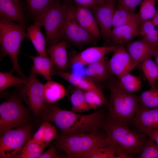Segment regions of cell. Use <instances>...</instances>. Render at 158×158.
I'll use <instances>...</instances> for the list:
<instances>
[{
    "mask_svg": "<svg viewBox=\"0 0 158 158\" xmlns=\"http://www.w3.org/2000/svg\"><path fill=\"white\" fill-rule=\"evenodd\" d=\"M42 114L45 121L54 123L60 130L61 135L64 136L97 131L102 128L106 117L102 110L82 115L61 109L54 104L47 105Z\"/></svg>",
    "mask_w": 158,
    "mask_h": 158,
    "instance_id": "cell-1",
    "label": "cell"
},
{
    "mask_svg": "<svg viewBox=\"0 0 158 158\" xmlns=\"http://www.w3.org/2000/svg\"><path fill=\"white\" fill-rule=\"evenodd\" d=\"M102 129L110 140L109 147L114 151L117 158H132L130 154L140 153L148 136L144 133L131 130L127 125L114 122L108 115Z\"/></svg>",
    "mask_w": 158,
    "mask_h": 158,
    "instance_id": "cell-2",
    "label": "cell"
},
{
    "mask_svg": "<svg viewBox=\"0 0 158 158\" xmlns=\"http://www.w3.org/2000/svg\"><path fill=\"white\" fill-rule=\"evenodd\" d=\"M109 88L108 115L114 122L128 126L132 122L140 106L138 96L123 89L116 81L111 82Z\"/></svg>",
    "mask_w": 158,
    "mask_h": 158,
    "instance_id": "cell-3",
    "label": "cell"
},
{
    "mask_svg": "<svg viewBox=\"0 0 158 158\" xmlns=\"http://www.w3.org/2000/svg\"><path fill=\"white\" fill-rule=\"evenodd\" d=\"M56 139V148L63 151L71 158H80L94 149L107 146L110 143L106 134L99 130L69 136L57 135Z\"/></svg>",
    "mask_w": 158,
    "mask_h": 158,
    "instance_id": "cell-4",
    "label": "cell"
},
{
    "mask_svg": "<svg viewBox=\"0 0 158 158\" xmlns=\"http://www.w3.org/2000/svg\"><path fill=\"white\" fill-rule=\"evenodd\" d=\"M23 24L1 19L0 42L1 56L9 55L12 61V72L15 71L24 78H26L22 72L18 61V56L21 43L26 36Z\"/></svg>",
    "mask_w": 158,
    "mask_h": 158,
    "instance_id": "cell-5",
    "label": "cell"
},
{
    "mask_svg": "<svg viewBox=\"0 0 158 158\" xmlns=\"http://www.w3.org/2000/svg\"><path fill=\"white\" fill-rule=\"evenodd\" d=\"M67 6L68 1L62 4L52 1L35 19V23L44 27L51 45L61 39Z\"/></svg>",
    "mask_w": 158,
    "mask_h": 158,
    "instance_id": "cell-6",
    "label": "cell"
},
{
    "mask_svg": "<svg viewBox=\"0 0 158 158\" xmlns=\"http://www.w3.org/2000/svg\"><path fill=\"white\" fill-rule=\"evenodd\" d=\"M26 108L15 95L0 105V135L6 130L25 125L28 119Z\"/></svg>",
    "mask_w": 158,
    "mask_h": 158,
    "instance_id": "cell-7",
    "label": "cell"
},
{
    "mask_svg": "<svg viewBox=\"0 0 158 158\" xmlns=\"http://www.w3.org/2000/svg\"><path fill=\"white\" fill-rule=\"evenodd\" d=\"M32 127L25 125L14 129L8 130L0 135V158L17 157L30 139Z\"/></svg>",
    "mask_w": 158,
    "mask_h": 158,
    "instance_id": "cell-8",
    "label": "cell"
},
{
    "mask_svg": "<svg viewBox=\"0 0 158 158\" xmlns=\"http://www.w3.org/2000/svg\"><path fill=\"white\" fill-rule=\"evenodd\" d=\"M23 85L19 87L20 95L34 114L37 117L44 112L47 106L44 98V84L39 80L36 74L31 73Z\"/></svg>",
    "mask_w": 158,
    "mask_h": 158,
    "instance_id": "cell-9",
    "label": "cell"
},
{
    "mask_svg": "<svg viewBox=\"0 0 158 158\" xmlns=\"http://www.w3.org/2000/svg\"><path fill=\"white\" fill-rule=\"evenodd\" d=\"M63 38L79 46L93 43L97 40L79 23L74 16V5L69 1L61 39Z\"/></svg>",
    "mask_w": 158,
    "mask_h": 158,
    "instance_id": "cell-10",
    "label": "cell"
},
{
    "mask_svg": "<svg viewBox=\"0 0 158 158\" xmlns=\"http://www.w3.org/2000/svg\"><path fill=\"white\" fill-rule=\"evenodd\" d=\"M108 70L111 75L119 78L130 72L139 63L132 59L126 48L121 45L114 51L109 60H106Z\"/></svg>",
    "mask_w": 158,
    "mask_h": 158,
    "instance_id": "cell-11",
    "label": "cell"
},
{
    "mask_svg": "<svg viewBox=\"0 0 158 158\" xmlns=\"http://www.w3.org/2000/svg\"><path fill=\"white\" fill-rule=\"evenodd\" d=\"M120 45H111L88 48L71 59L68 63L71 66L75 64L88 66L105 58L106 54L114 51Z\"/></svg>",
    "mask_w": 158,
    "mask_h": 158,
    "instance_id": "cell-12",
    "label": "cell"
},
{
    "mask_svg": "<svg viewBox=\"0 0 158 158\" xmlns=\"http://www.w3.org/2000/svg\"><path fill=\"white\" fill-rule=\"evenodd\" d=\"M92 10L93 15L100 26L102 36L107 42H109L115 10L114 1L96 6Z\"/></svg>",
    "mask_w": 158,
    "mask_h": 158,
    "instance_id": "cell-13",
    "label": "cell"
},
{
    "mask_svg": "<svg viewBox=\"0 0 158 158\" xmlns=\"http://www.w3.org/2000/svg\"><path fill=\"white\" fill-rule=\"evenodd\" d=\"M140 132L158 130V109H149L141 105L132 122Z\"/></svg>",
    "mask_w": 158,
    "mask_h": 158,
    "instance_id": "cell-14",
    "label": "cell"
},
{
    "mask_svg": "<svg viewBox=\"0 0 158 158\" xmlns=\"http://www.w3.org/2000/svg\"><path fill=\"white\" fill-rule=\"evenodd\" d=\"M74 12L80 25L97 39H99L100 34L98 24L90 10L79 5H74Z\"/></svg>",
    "mask_w": 158,
    "mask_h": 158,
    "instance_id": "cell-15",
    "label": "cell"
},
{
    "mask_svg": "<svg viewBox=\"0 0 158 158\" xmlns=\"http://www.w3.org/2000/svg\"><path fill=\"white\" fill-rule=\"evenodd\" d=\"M51 73V75L60 76L76 88L85 91H93L102 96H104L101 89L87 78L82 77L74 73L60 71L56 68H52Z\"/></svg>",
    "mask_w": 158,
    "mask_h": 158,
    "instance_id": "cell-16",
    "label": "cell"
},
{
    "mask_svg": "<svg viewBox=\"0 0 158 158\" xmlns=\"http://www.w3.org/2000/svg\"><path fill=\"white\" fill-rule=\"evenodd\" d=\"M140 23L122 25L111 30L109 43L112 45H123L139 34Z\"/></svg>",
    "mask_w": 158,
    "mask_h": 158,
    "instance_id": "cell-17",
    "label": "cell"
},
{
    "mask_svg": "<svg viewBox=\"0 0 158 158\" xmlns=\"http://www.w3.org/2000/svg\"><path fill=\"white\" fill-rule=\"evenodd\" d=\"M156 48L143 38L129 42L126 46V48L132 59L138 63L154 56Z\"/></svg>",
    "mask_w": 158,
    "mask_h": 158,
    "instance_id": "cell-18",
    "label": "cell"
},
{
    "mask_svg": "<svg viewBox=\"0 0 158 158\" xmlns=\"http://www.w3.org/2000/svg\"><path fill=\"white\" fill-rule=\"evenodd\" d=\"M85 73L86 78L95 84L108 80L111 76L107 67L105 58L88 65Z\"/></svg>",
    "mask_w": 158,
    "mask_h": 158,
    "instance_id": "cell-19",
    "label": "cell"
},
{
    "mask_svg": "<svg viewBox=\"0 0 158 158\" xmlns=\"http://www.w3.org/2000/svg\"><path fill=\"white\" fill-rule=\"evenodd\" d=\"M67 44L62 40L50 46L47 52L50 56L56 68L60 71H67L68 62L66 51Z\"/></svg>",
    "mask_w": 158,
    "mask_h": 158,
    "instance_id": "cell-20",
    "label": "cell"
},
{
    "mask_svg": "<svg viewBox=\"0 0 158 158\" xmlns=\"http://www.w3.org/2000/svg\"><path fill=\"white\" fill-rule=\"evenodd\" d=\"M0 14L1 19L23 23L22 11L17 1L0 0Z\"/></svg>",
    "mask_w": 158,
    "mask_h": 158,
    "instance_id": "cell-21",
    "label": "cell"
},
{
    "mask_svg": "<svg viewBox=\"0 0 158 158\" xmlns=\"http://www.w3.org/2000/svg\"><path fill=\"white\" fill-rule=\"evenodd\" d=\"M34 62L31 73L42 75L47 81L51 80V71L55 66L51 58L39 55L31 56L28 55Z\"/></svg>",
    "mask_w": 158,
    "mask_h": 158,
    "instance_id": "cell-22",
    "label": "cell"
},
{
    "mask_svg": "<svg viewBox=\"0 0 158 158\" xmlns=\"http://www.w3.org/2000/svg\"><path fill=\"white\" fill-rule=\"evenodd\" d=\"M40 26L35 23L27 28L26 36L32 42L37 54L43 57H47L45 40L40 29Z\"/></svg>",
    "mask_w": 158,
    "mask_h": 158,
    "instance_id": "cell-23",
    "label": "cell"
},
{
    "mask_svg": "<svg viewBox=\"0 0 158 158\" xmlns=\"http://www.w3.org/2000/svg\"><path fill=\"white\" fill-rule=\"evenodd\" d=\"M44 93L45 102L47 105L54 104L63 98L66 94L64 86L51 80L44 84Z\"/></svg>",
    "mask_w": 158,
    "mask_h": 158,
    "instance_id": "cell-24",
    "label": "cell"
},
{
    "mask_svg": "<svg viewBox=\"0 0 158 158\" xmlns=\"http://www.w3.org/2000/svg\"><path fill=\"white\" fill-rule=\"evenodd\" d=\"M140 23L137 13L131 12L117 6L115 10L113 19L112 27Z\"/></svg>",
    "mask_w": 158,
    "mask_h": 158,
    "instance_id": "cell-25",
    "label": "cell"
},
{
    "mask_svg": "<svg viewBox=\"0 0 158 158\" xmlns=\"http://www.w3.org/2000/svg\"><path fill=\"white\" fill-rule=\"evenodd\" d=\"M116 82L119 86L125 90L133 93L140 91L142 83L140 79L128 73L118 78Z\"/></svg>",
    "mask_w": 158,
    "mask_h": 158,
    "instance_id": "cell-26",
    "label": "cell"
},
{
    "mask_svg": "<svg viewBox=\"0 0 158 158\" xmlns=\"http://www.w3.org/2000/svg\"><path fill=\"white\" fill-rule=\"evenodd\" d=\"M47 146L33 142L30 139L23 147L17 158H39Z\"/></svg>",
    "mask_w": 158,
    "mask_h": 158,
    "instance_id": "cell-27",
    "label": "cell"
},
{
    "mask_svg": "<svg viewBox=\"0 0 158 158\" xmlns=\"http://www.w3.org/2000/svg\"><path fill=\"white\" fill-rule=\"evenodd\" d=\"M85 92L77 88L73 91L70 97L71 111L76 113H83L91 109L85 99Z\"/></svg>",
    "mask_w": 158,
    "mask_h": 158,
    "instance_id": "cell-28",
    "label": "cell"
},
{
    "mask_svg": "<svg viewBox=\"0 0 158 158\" xmlns=\"http://www.w3.org/2000/svg\"><path fill=\"white\" fill-rule=\"evenodd\" d=\"M140 104L142 106L149 109L158 108V88L156 87L143 92L138 96Z\"/></svg>",
    "mask_w": 158,
    "mask_h": 158,
    "instance_id": "cell-29",
    "label": "cell"
},
{
    "mask_svg": "<svg viewBox=\"0 0 158 158\" xmlns=\"http://www.w3.org/2000/svg\"><path fill=\"white\" fill-rule=\"evenodd\" d=\"M142 70L151 86L156 87V83L158 80V66L151 58H147L141 62Z\"/></svg>",
    "mask_w": 158,
    "mask_h": 158,
    "instance_id": "cell-30",
    "label": "cell"
},
{
    "mask_svg": "<svg viewBox=\"0 0 158 158\" xmlns=\"http://www.w3.org/2000/svg\"><path fill=\"white\" fill-rule=\"evenodd\" d=\"M27 78L14 76L12 72L0 73V92L1 93L7 88L14 86L19 85L25 83Z\"/></svg>",
    "mask_w": 158,
    "mask_h": 158,
    "instance_id": "cell-31",
    "label": "cell"
},
{
    "mask_svg": "<svg viewBox=\"0 0 158 158\" xmlns=\"http://www.w3.org/2000/svg\"><path fill=\"white\" fill-rule=\"evenodd\" d=\"M155 0H143L141 3L139 12L137 13L140 21L152 20L157 12Z\"/></svg>",
    "mask_w": 158,
    "mask_h": 158,
    "instance_id": "cell-32",
    "label": "cell"
},
{
    "mask_svg": "<svg viewBox=\"0 0 158 158\" xmlns=\"http://www.w3.org/2000/svg\"><path fill=\"white\" fill-rule=\"evenodd\" d=\"M85 96L86 102L91 109H97L103 104H108L104 96L93 91H85Z\"/></svg>",
    "mask_w": 158,
    "mask_h": 158,
    "instance_id": "cell-33",
    "label": "cell"
},
{
    "mask_svg": "<svg viewBox=\"0 0 158 158\" xmlns=\"http://www.w3.org/2000/svg\"><path fill=\"white\" fill-rule=\"evenodd\" d=\"M80 158H117L114 151L107 147L98 148L82 156Z\"/></svg>",
    "mask_w": 158,
    "mask_h": 158,
    "instance_id": "cell-34",
    "label": "cell"
},
{
    "mask_svg": "<svg viewBox=\"0 0 158 158\" xmlns=\"http://www.w3.org/2000/svg\"><path fill=\"white\" fill-rule=\"evenodd\" d=\"M140 153L139 158H158V146L153 139L149 137Z\"/></svg>",
    "mask_w": 158,
    "mask_h": 158,
    "instance_id": "cell-35",
    "label": "cell"
},
{
    "mask_svg": "<svg viewBox=\"0 0 158 158\" xmlns=\"http://www.w3.org/2000/svg\"><path fill=\"white\" fill-rule=\"evenodd\" d=\"M52 0H27L31 12L36 16L41 13Z\"/></svg>",
    "mask_w": 158,
    "mask_h": 158,
    "instance_id": "cell-36",
    "label": "cell"
},
{
    "mask_svg": "<svg viewBox=\"0 0 158 158\" xmlns=\"http://www.w3.org/2000/svg\"><path fill=\"white\" fill-rule=\"evenodd\" d=\"M57 136V131L55 127L47 121L43 138V144L47 145L51 141L56 138Z\"/></svg>",
    "mask_w": 158,
    "mask_h": 158,
    "instance_id": "cell-37",
    "label": "cell"
},
{
    "mask_svg": "<svg viewBox=\"0 0 158 158\" xmlns=\"http://www.w3.org/2000/svg\"><path fill=\"white\" fill-rule=\"evenodd\" d=\"M153 27L143 38L149 44L157 47H158V28Z\"/></svg>",
    "mask_w": 158,
    "mask_h": 158,
    "instance_id": "cell-38",
    "label": "cell"
},
{
    "mask_svg": "<svg viewBox=\"0 0 158 158\" xmlns=\"http://www.w3.org/2000/svg\"><path fill=\"white\" fill-rule=\"evenodd\" d=\"M143 0H118V6L135 12L136 7Z\"/></svg>",
    "mask_w": 158,
    "mask_h": 158,
    "instance_id": "cell-39",
    "label": "cell"
},
{
    "mask_svg": "<svg viewBox=\"0 0 158 158\" xmlns=\"http://www.w3.org/2000/svg\"><path fill=\"white\" fill-rule=\"evenodd\" d=\"M47 123V121H44L43 123L32 138L30 139L31 141L40 144L45 145L43 143V140Z\"/></svg>",
    "mask_w": 158,
    "mask_h": 158,
    "instance_id": "cell-40",
    "label": "cell"
},
{
    "mask_svg": "<svg viewBox=\"0 0 158 158\" xmlns=\"http://www.w3.org/2000/svg\"><path fill=\"white\" fill-rule=\"evenodd\" d=\"M56 148V147L51 146L49 150L42 153L40 156L39 158H56L58 157L57 156Z\"/></svg>",
    "mask_w": 158,
    "mask_h": 158,
    "instance_id": "cell-41",
    "label": "cell"
},
{
    "mask_svg": "<svg viewBox=\"0 0 158 158\" xmlns=\"http://www.w3.org/2000/svg\"><path fill=\"white\" fill-rule=\"evenodd\" d=\"M78 5L84 6L90 10H92L96 6L95 0H74Z\"/></svg>",
    "mask_w": 158,
    "mask_h": 158,
    "instance_id": "cell-42",
    "label": "cell"
},
{
    "mask_svg": "<svg viewBox=\"0 0 158 158\" xmlns=\"http://www.w3.org/2000/svg\"><path fill=\"white\" fill-rule=\"evenodd\" d=\"M144 133L147 134L148 137L153 139L158 146V130L147 131Z\"/></svg>",
    "mask_w": 158,
    "mask_h": 158,
    "instance_id": "cell-43",
    "label": "cell"
},
{
    "mask_svg": "<svg viewBox=\"0 0 158 158\" xmlns=\"http://www.w3.org/2000/svg\"><path fill=\"white\" fill-rule=\"evenodd\" d=\"M152 20L154 25L158 28V10L157 11L156 14Z\"/></svg>",
    "mask_w": 158,
    "mask_h": 158,
    "instance_id": "cell-44",
    "label": "cell"
},
{
    "mask_svg": "<svg viewBox=\"0 0 158 158\" xmlns=\"http://www.w3.org/2000/svg\"><path fill=\"white\" fill-rule=\"evenodd\" d=\"M96 6L103 4L106 3V0H95Z\"/></svg>",
    "mask_w": 158,
    "mask_h": 158,
    "instance_id": "cell-45",
    "label": "cell"
},
{
    "mask_svg": "<svg viewBox=\"0 0 158 158\" xmlns=\"http://www.w3.org/2000/svg\"><path fill=\"white\" fill-rule=\"evenodd\" d=\"M154 61L158 66V47L156 48V50L154 55Z\"/></svg>",
    "mask_w": 158,
    "mask_h": 158,
    "instance_id": "cell-46",
    "label": "cell"
},
{
    "mask_svg": "<svg viewBox=\"0 0 158 158\" xmlns=\"http://www.w3.org/2000/svg\"><path fill=\"white\" fill-rule=\"evenodd\" d=\"M112 1H114V0H106V3H108Z\"/></svg>",
    "mask_w": 158,
    "mask_h": 158,
    "instance_id": "cell-47",
    "label": "cell"
},
{
    "mask_svg": "<svg viewBox=\"0 0 158 158\" xmlns=\"http://www.w3.org/2000/svg\"><path fill=\"white\" fill-rule=\"evenodd\" d=\"M155 0L156 2L158 3V0Z\"/></svg>",
    "mask_w": 158,
    "mask_h": 158,
    "instance_id": "cell-48",
    "label": "cell"
},
{
    "mask_svg": "<svg viewBox=\"0 0 158 158\" xmlns=\"http://www.w3.org/2000/svg\"><path fill=\"white\" fill-rule=\"evenodd\" d=\"M13 0L16 1H17V0Z\"/></svg>",
    "mask_w": 158,
    "mask_h": 158,
    "instance_id": "cell-49",
    "label": "cell"
},
{
    "mask_svg": "<svg viewBox=\"0 0 158 158\" xmlns=\"http://www.w3.org/2000/svg\"><path fill=\"white\" fill-rule=\"evenodd\" d=\"M157 109H158V108H157Z\"/></svg>",
    "mask_w": 158,
    "mask_h": 158,
    "instance_id": "cell-50",
    "label": "cell"
}]
</instances>
